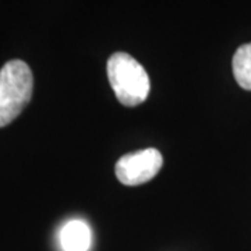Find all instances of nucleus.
<instances>
[{
	"instance_id": "f257e3e1",
	"label": "nucleus",
	"mask_w": 251,
	"mask_h": 251,
	"mask_svg": "<svg viewBox=\"0 0 251 251\" xmlns=\"http://www.w3.org/2000/svg\"><path fill=\"white\" fill-rule=\"evenodd\" d=\"M108 80L117 100L127 108H134L147 100L151 90L148 73L143 64L125 52H116L106 64Z\"/></svg>"
},
{
	"instance_id": "f03ea898",
	"label": "nucleus",
	"mask_w": 251,
	"mask_h": 251,
	"mask_svg": "<svg viewBox=\"0 0 251 251\" xmlns=\"http://www.w3.org/2000/svg\"><path fill=\"white\" fill-rule=\"evenodd\" d=\"M34 77L27 63L10 60L0 69V127L10 125L32 98Z\"/></svg>"
},
{
	"instance_id": "7ed1b4c3",
	"label": "nucleus",
	"mask_w": 251,
	"mask_h": 251,
	"mask_svg": "<svg viewBox=\"0 0 251 251\" xmlns=\"http://www.w3.org/2000/svg\"><path fill=\"white\" fill-rule=\"evenodd\" d=\"M163 165L162 153L156 148H145L126 153L115 166L117 180L125 186H140L152 180Z\"/></svg>"
},
{
	"instance_id": "20e7f679",
	"label": "nucleus",
	"mask_w": 251,
	"mask_h": 251,
	"mask_svg": "<svg viewBox=\"0 0 251 251\" xmlns=\"http://www.w3.org/2000/svg\"><path fill=\"white\" fill-rule=\"evenodd\" d=\"M92 233L88 225L81 219H73L60 230V246L63 251H90Z\"/></svg>"
},
{
	"instance_id": "39448f33",
	"label": "nucleus",
	"mask_w": 251,
	"mask_h": 251,
	"mask_svg": "<svg viewBox=\"0 0 251 251\" xmlns=\"http://www.w3.org/2000/svg\"><path fill=\"white\" fill-rule=\"evenodd\" d=\"M232 69L236 82L243 90L251 91V42L244 44L234 52Z\"/></svg>"
}]
</instances>
